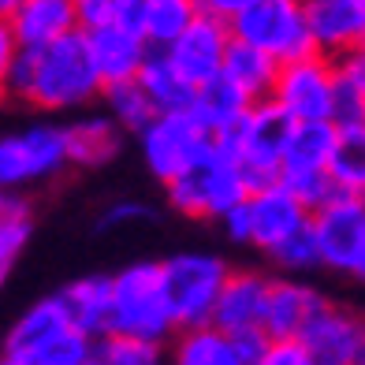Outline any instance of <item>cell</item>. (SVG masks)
<instances>
[{"label":"cell","instance_id":"cell-3","mask_svg":"<svg viewBox=\"0 0 365 365\" xmlns=\"http://www.w3.org/2000/svg\"><path fill=\"white\" fill-rule=\"evenodd\" d=\"M164 190H168L172 209L182 212V217H194V220L217 217V220H224L239 202L250 197V182H246L242 164L231 157L224 145H212L194 168L175 175L172 182H164Z\"/></svg>","mask_w":365,"mask_h":365},{"label":"cell","instance_id":"cell-7","mask_svg":"<svg viewBox=\"0 0 365 365\" xmlns=\"http://www.w3.org/2000/svg\"><path fill=\"white\" fill-rule=\"evenodd\" d=\"M138 142H142L145 168L160 182H172L217 145V135L194 112H157L138 130Z\"/></svg>","mask_w":365,"mask_h":365},{"label":"cell","instance_id":"cell-11","mask_svg":"<svg viewBox=\"0 0 365 365\" xmlns=\"http://www.w3.org/2000/svg\"><path fill=\"white\" fill-rule=\"evenodd\" d=\"M272 101L284 105L298 123L331 120V105H336V60L324 53H309V56L279 63Z\"/></svg>","mask_w":365,"mask_h":365},{"label":"cell","instance_id":"cell-9","mask_svg":"<svg viewBox=\"0 0 365 365\" xmlns=\"http://www.w3.org/2000/svg\"><path fill=\"white\" fill-rule=\"evenodd\" d=\"M71 164L63 127L38 123L0 138V190H23L60 175Z\"/></svg>","mask_w":365,"mask_h":365},{"label":"cell","instance_id":"cell-4","mask_svg":"<svg viewBox=\"0 0 365 365\" xmlns=\"http://www.w3.org/2000/svg\"><path fill=\"white\" fill-rule=\"evenodd\" d=\"M175 317L164 294V272L157 261L127 264L112 276V331L145 339H168L175 331Z\"/></svg>","mask_w":365,"mask_h":365},{"label":"cell","instance_id":"cell-2","mask_svg":"<svg viewBox=\"0 0 365 365\" xmlns=\"http://www.w3.org/2000/svg\"><path fill=\"white\" fill-rule=\"evenodd\" d=\"M294 115L264 97V101H254L250 112L242 115L239 123H231L227 130L217 135V145H224L231 157L242 164L246 182L250 190L264 187V182H276L279 172H284V157H287V145L294 135Z\"/></svg>","mask_w":365,"mask_h":365},{"label":"cell","instance_id":"cell-33","mask_svg":"<svg viewBox=\"0 0 365 365\" xmlns=\"http://www.w3.org/2000/svg\"><path fill=\"white\" fill-rule=\"evenodd\" d=\"M93 346H97V336L82 331L78 324H68L63 331H56L41 351L30 358L34 365H90L93 361Z\"/></svg>","mask_w":365,"mask_h":365},{"label":"cell","instance_id":"cell-32","mask_svg":"<svg viewBox=\"0 0 365 365\" xmlns=\"http://www.w3.org/2000/svg\"><path fill=\"white\" fill-rule=\"evenodd\" d=\"M105 101H108V115H112V120L120 123L123 130H135V135L157 115V108H153V101H149V93L142 90L138 78L105 86Z\"/></svg>","mask_w":365,"mask_h":365},{"label":"cell","instance_id":"cell-37","mask_svg":"<svg viewBox=\"0 0 365 365\" xmlns=\"http://www.w3.org/2000/svg\"><path fill=\"white\" fill-rule=\"evenodd\" d=\"M19 38H15V30L8 19H0V93H8V78H11V68L15 60H19Z\"/></svg>","mask_w":365,"mask_h":365},{"label":"cell","instance_id":"cell-6","mask_svg":"<svg viewBox=\"0 0 365 365\" xmlns=\"http://www.w3.org/2000/svg\"><path fill=\"white\" fill-rule=\"evenodd\" d=\"M160 272H164V294H168L175 324L179 328L212 324L217 298L231 276L227 264L217 254H175L160 261Z\"/></svg>","mask_w":365,"mask_h":365},{"label":"cell","instance_id":"cell-10","mask_svg":"<svg viewBox=\"0 0 365 365\" xmlns=\"http://www.w3.org/2000/svg\"><path fill=\"white\" fill-rule=\"evenodd\" d=\"M313 231H317L324 269L354 279L365 257V197L336 194L321 209H313Z\"/></svg>","mask_w":365,"mask_h":365},{"label":"cell","instance_id":"cell-25","mask_svg":"<svg viewBox=\"0 0 365 365\" xmlns=\"http://www.w3.org/2000/svg\"><path fill=\"white\" fill-rule=\"evenodd\" d=\"M224 75L235 82L239 90H246L254 101H264L272 97L276 90V78H279V60L264 48L242 41V38H231L227 48V60H224Z\"/></svg>","mask_w":365,"mask_h":365},{"label":"cell","instance_id":"cell-40","mask_svg":"<svg viewBox=\"0 0 365 365\" xmlns=\"http://www.w3.org/2000/svg\"><path fill=\"white\" fill-rule=\"evenodd\" d=\"M19 4H23V0H0V19H11Z\"/></svg>","mask_w":365,"mask_h":365},{"label":"cell","instance_id":"cell-13","mask_svg":"<svg viewBox=\"0 0 365 365\" xmlns=\"http://www.w3.org/2000/svg\"><path fill=\"white\" fill-rule=\"evenodd\" d=\"M231 38H235V34H231V23L227 19L202 11L168 45V56L175 60V68L187 75L194 86H205V82H212L217 75H224V60H227Z\"/></svg>","mask_w":365,"mask_h":365},{"label":"cell","instance_id":"cell-5","mask_svg":"<svg viewBox=\"0 0 365 365\" xmlns=\"http://www.w3.org/2000/svg\"><path fill=\"white\" fill-rule=\"evenodd\" d=\"M227 23L235 38L272 53L279 63L317 53L306 19V0H250Z\"/></svg>","mask_w":365,"mask_h":365},{"label":"cell","instance_id":"cell-19","mask_svg":"<svg viewBox=\"0 0 365 365\" xmlns=\"http://www.w3.org/2000/svg\"><path fill=\"white\" fill-rule=\"evenodd\" d=\"M8 23L23 48H38L82 30V11L78 0H23Z\"/></svg>","mask_w":365,"mask_h":365},{"label":"cell","instance_id":"cell-23","mask_svg":"<svg viewBox=\"0 0 365 365\" xmlns=\"http://www.w3.org/2000/svg\"><path fill=\"white\" fill-rule=\"evenodd\" d=\"M120 123L112 115H82V120L68 123V157L75 168H101L115 153H120Z\"/></svg>","mask_w":365,"mask_h":365},{"label":"cell","instance_id":"cell-16","mask_svg":"<svg viewBox=\"0 0 365 365\" xmlns=\"http://www.w3.org/2000/svg\"><path fill=\"white\" fill-rule=\"evenodd\" d=\"M306 19L317 53L331 60L365 45V0H306Z\"/></svg>","mask_w":365,"mask_h":365},{"label":"cell","instance_id":"cell-12","mask_svg":"<svg viewBox=\"0 0 365 365\" xmlns=\"http://www.w3.org/2000/svg\"><path fill=\"white\" fill-rule=\"evenodd\" d=\"M246 212H250V246H257V250H264V254H272L284 239H291L298 227H306L313 220V209L287 187L284 179L250 190Z\"/></svg>","mask_w":365,"mask_h":365},{"label":"cell","instance_id":"cell-21","mask_svg":"<svg viewBox=\"0 0 365 365\" xmlns=\"http://www.w3.org/2000/svg\"><path fill=\"white\" fill-rule=\"evenodd\" d=\"M138 82L157 112H190L197 101V86L175 68L168 48H149V60L142 63Z\"/></svg>","mask_w":365,"mask_h":365},{"label":"cell","instance_id":"cell-8","mask_svg":"<svg viewBox=\"0 0 365 365\" xmlns=\"http://www.w3.org/2000/svg\"><path fill=\"white\" fill-rule=\"evenodd\" d=\"M336 135H339L336 120L294 123V135H291L279 179H284L309 209H321L324 202H331V197L339 194L336 179H331V149H336Z\"/></svg>","mask_w":365,"mask_h":365},{"label":"cell","instance_id":"cell-15","mask_svg":"<svg viewBox=\"0 0 365 365\" xmlns=\"http://www.w3.org/2000/svg\"><path fill=\"white\" fill-rule=\"evenodd\" d=\"M302 343L321 365H365V317L328 302L302 331Z\"/></svg>","mask_w":365,"mask_h":365},{"label":"cell","instance_id":"cell-1","mask_svg":"<svg viewBox=\"0 0 365 365\" xmlns=\"http://www.w3.org/2000/svg\"><path fill=\"white\" fill-rule=\"evenodd\" d=\"M97 93H105V78L82 30L38 48H19L8 78V97L41 112H68L93 101Z\"/></svg>","mask_w":365,"mask_h":365},{"label":"cell","instance_id":"cell-34","mask_svg":"<svg viewBox=\"0 0 365 365\" xmlns=\"http://www.w3.org/2000/svg\"><path fill=\"white\" fill-rule=\"evenodd\" d=\"M269 257L279 264V269H287V272H309V269H317V264H321V246H317L313 220L306 227H298L291 239L279 242Z\"/></svg>","mask_w":365,"mask_h":365},{"label":"cell","instance_id":"cell-35","mask_svg":"<svg viewBox=\"0 0 365 365\" xmlns=\"http://www.w3.org/2000/svg\"><path fill=\"white\" fill-rule=\"evenodd\" d=\"M254 365H321L302 339H272Z\"/></svg>","mask_w":365,"mask_h":365},{"label":"cell","instance_id":"cell-28","mask_svg":"<svg viewBox=\"0 0 365 365\" xmlns=\"http://www.w3.org/2000/svg\"><path fill=\"white\" fill-rule=\"evenodd\" d=\"M331 179L339 194L365 197V120L339 127L336 149H331Z\"/></svg>","mask_w":365,"mask_h":365},{"label":"cell","instance_id":"cell-38","mask_svg":"<svg viewBox=\"0 0 365 365\" xmlns=\"http://www.w3.org/2000/svg\"><path fill=\"white\" fill-rule=\"evenodd\" d=\"M127 0H78V11H82V26H97V23H112L123 15Z\"/></svg>","mask_w":365,"mask_h":365},{"label":"cell","instance_id":"cell-22","mask_svg":"<svg viewBox=\"0 0 365 365\" xmlns=\"http://www.w3.org/2000/svg\"><path fill=\"white\" fill-rule=\"evenodd\" d=\"M168 365H250L231 331L217 324H197V328H179L172 343Z\"/></svg>","mask_w":365,"mask_h":365},{"label":"cell","instance_id":"cell-27","mask_svg":"<svg viewBox=\"0 0 365 365\" xmlns=\"http://www.w3.org/2000/svg\"><path fill=\"white\" fill-rule=\"evenodd\" d=\"M30 231H34V217L26 197H19V190H0V287L11 276L15 261L23 257Z\"/></svg>","mask_w":365,"mask_h":365},{"label":"cell","instance_id":"cell-20","mask_svg":"<svg viewBox=\"0 0 365 365\" xmlns=\"http://www.w3.org/2000/svg\"><path fill=\"white\" fill-rule=\"evenodd\" d=\"M71 321V313L68 306H63V298L53 294V298H41V302H34L19 321L11 324L8 331V339H4V354H15V358H34L41 346L56 336V331H63Z\"/></svg>","mask_w":365,"mask_h":365},{"label":"cell","instance_id":"cell-29","mask_svg":"<svg viewBox=\"0 0 365 365\" xmlns=\"http://www.w3.org/2000/svg\"><path fill=\"white\" fill-rule=\"evenodd\" d=\"M336 127L365 120V48L336 56V105H331Z\"/></svg>","mask_w":365,"mask_h":365},{"label":"cell","instance_id":"cell-24","mask_svg":"<svg viewBox=\"0 0 365 365\" xmlns=\"http://www.w3.org/2000/svg\"><path fill=\"white\" fill-rule=\"evenodd\" d=\"M63 306H68L71 321L90 331V336H105L112 331V276H82L71 279L60 291Z\"/></svg>","mask_w":365,"mask_h":365},{"label":"cell","instance_id":"cell-41","mask_svg":"<svg viewBox=\"0 0 365 365\" xmlns=\"http://www.w3.org/2000/svg\"><path fill=\"white\" fill-rule=\"evenodd\" d=\"M0 365H34V361H26V358H15V354H4V358H0Z\"/></svg>","mask_w":365,"mask_h":365},{"label":"cell","instance_id":"cell-30","mask_svg":"<svg viewBox=\"0 0 365 365\" xmlns=\"http://www.w3.org/2000/svg\"><path fill=\"white\" fill-rule=\"evenodd\" d=\"M90 365H168V354H164L160 339L127 336V331H105V336H97Z\"/></svg>","mask_w":365,"mask_h":365},{"label":"cell","instance_id":"cell-14","mask_svg":"<svg viewBox=\"0 0 365 365\" xmlns=\"http://www.w3.org/2000/svg\"><path fill=\"white\" fill-rule=\"evenodd\" d=\"M86 34V45L93 53V63L101 71L105 86H115V82H130L138 78L142 63L149 60V45L142 30L127 26L123 19H112V23H97V26H82Z\"/></svg>","mask_w":365,"mask_h":365},{"label":"cell","instance_id":"cell-18","mask_svg":"<svg viewBox=\"0 0 365 365\" xmlns=\"http://www.w3.org/2000/svg\"><path fill=\"white\" fill-rule=\"evenodd\" d=\"M324 294L298 279H272L269 306H264V331L272 339H302L309 321L324 309Z\"/></svg>","mask_w":365,"mask_h":365},{"label":"cell","instance_id":"cell-39","mask_svg":"<svg viewBox=\"0 0 365 365\" xmlns=\"http://www.w3.org/2000/svg\"><path fill=\"white\" fill-rule=\"evenodd\" d=\"M202 4V11H209V15H220V19H231L242 4H250V0H197Z\"/></svg>","mask_w":365,"mask_h":365},{"label":"cell","instance_id":"cell-26","mask_svg":"<svg viewBox=\"0 0 365 365\" xmlns=\"http://www.w3.org/2000/svg\"><path fill=\"white\" fill-rule=\"evenodd\" d=\"M250 105H254L250 93L239 90L227 75H217L212 82H205V86H197V101H194L190 112L212 130V135H220L231 123H239L242 115L250 112Z\"/></svg>","mask_w":365,"mask_h":365},{"label":"cell","instance_id":"cell-17","mask_svg":"<svg viewBox=\"0 0 365 365\" xmlns=\"http://www.w3.org/2000/svg\"><path fill=\"white\" fill-rule=\"evenodd\" d=\"M272 279L261 272H231L227 284L217 298V313L212 324L224 331H246V328H264V306H269Z\"/></svg>","mask_w":365,"mask_h":365},{"label":"cell","instance_id":"cell-36","mask_svg":"<svg viewBox=\"0 0 365 365\" xmlns=\"http://www.w3.org/2000/svg\"><path fill=\"white\" fill-rule=\"evenodd\" d=\"M149 217H153V209L142 205V202H115V205H108L101 217H97V231H120L127 224L149 220Z\"/></svg>","mask_w":365,"mask_h":365},{"label":"cell","instance_id":"cell-31","mask_svg":"<svg viewBox=\"0 0 365 365\" xmlns=\"http://www.w3.org/2000/svg\"><path fill=\"white\" fill-rule=\"evenodd\" d=\"M197 15H202V4H197V0H149L142 34L153 48H168Z\"/></svg>","mask_w":365,"mask_h":365}]
</instances>
